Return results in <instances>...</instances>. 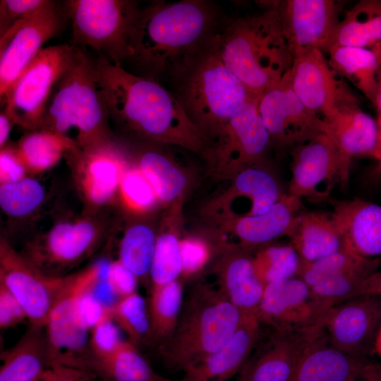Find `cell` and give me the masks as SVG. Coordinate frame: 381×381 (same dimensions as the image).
<instances>
[{
	"label": "cell",
	"instance_id": "25",
	"mask_svg": "<svg viewBox=\"0 0 381 381\" xmlns=\"http://www.w3.org/2000/svg\"><path fill=\"white\" fill-rule=\"evenodd\" d=\"M260 325L255 315H244L231 337L217 350L189 365L184 376L193 381H229L258 344Z\"/></svg>",
	"mask_w": 381,
	"mask_h": 381
},
{
	"label": "cell",
	"instance_id": "49",
	"mask_svg": "<svg viewBox=\"0 0 381 381\" xmlns=\"http://www.w3.org/2000/svg\"><path fill=\"white\" fill-rule=\"evenodd\" d=\"M28 320L27 314L11 292L0 284V328L14 327Z\"/></svg>",
	"mask_w": 381,
	"mask_h": 381
},
{
	"label": "cell",
	"instance_id": "38",
	"mask_svg": "<svg viewBox=\"0 0 381 381\" xmlns=\"http://www.w3.org/2000/svg\"><path fill=\"white\" fill-rule=\"evenodd\" d=\"M376 270H356L310 286V296L318 325L324 328V322L329 312L344 301L353 298L363 280Z\"/></svg>",
	"mask_w": 381,
	"mask_h": 381
},
{
	"label": "cell",
	"instance_id": "47",
	"mask_svg": "<svg viewBox=\"0 0 381 381\" xmlns=\"http://www.w3.org/2000/svg\"><path fill=\"white\" fill-rule=\"evenodd\" d=\"M210 246L202 239L189 237L181 240L182 277H188L200 271L210 258Z\"/></svg>",
	"mask_w": 381,
	"mask_h": 381
},
{
	"label": "cell",
	"instance_id": "26",
	"mask_svg": "<svg viewBox=\"0 0 381 381\" xmlns=\"http://www.w3.org/2000/svg\"><path fill=\"white\" fill-rule=\"evenodd\" d=\"M214 267L218 289L243 315H255L265 285L258 277L249 250L237 246L222 249Z\"/></svg>",
	"mask_w": 381,
	"mask_h": 381
},
{
	"label": "cell",
	"instance_id": "18",
	"mask_svg": "<svg viewBox=\"0 0 381 381\" xmlns=\"http://www.w3.org/2000/svg\"><path fill=\"white\" fill-rule=\"evenodd\" d=\"M381 325V298L360 295L332 309L324 322L329 344L353 357L361 358L373 347Z\"/></svg>",
	"mask_w": 381,
	"mask_h": 381
},
{
	"label": "cell",
	"instance_id": "33",
	"mask_svg": "<svg viewBox=\"0 0 381 381\" xmlns=\"http://www.w3.org/2000/svg\"><path fill=\"white\" fill-rule=\"evenodd\" d=\"M234 176L231 188L222 197L247 198L250 201L248 216L268 211L287 194L274 174L267 167L265 162L248 166Z\"/></svg>",
	"mask_w": 381,
	"mask_h": 381
},
{
	"label": "cell",
	"instance_id": "45",
	"mask_svg": "<svg viewBox=\"0 0 381 381\" xmlns=\"http://www.w3.org/2000/svg\"><path fill=\"white\" fill-rule=\"evenodd\" d=\"M121 331L109 312L90 330L88 353L82 365L87 359L102 358L115 351L123 341Z\"/></svg>",
	"mask_w": 381,
	"mask_h": 381
},
{
	"label": "cell",
	"instance_id": "29",
	"mask_svg": "<svg viewBox=\"0 0 381 381\" xmlns=\"http://www.w3.org/2000/svg\"><path fill=\"white\" fill-rule=\"evenodd\" d=\"M301 263L311 262L346 249L331 214L302 212L288 235Z\"/></svg>",
	"mask_w": 381,
	"mask_h": 381
},
{
	"label": "cell",
	"instance_id": "6",
	"mask_svg": "<svg viewBox=\"0 0 381 381\" xmlns=\"http://www.w3.org/2000/svg\"><path fill=\"white\" fill-rule=\"evenodd\" d=\"M109 120L96 78L95 61L75 46L70 64L54 87L40 129L67 135L75 128V140L83 147L114 137Z\"/></svg>",
	"mask_w": 381,
	"mask_h": 381
},
{
	"label": "cell",
	"instance_id": "10",
	"mask_svg": "<svg viewBox=\"0 0 381 381\" xmlns=\"http://www.w3.org/2000/svg\"><path fill=\"white\" fill-rule=\"evenodd\" d=\"M259 97L252 95L205 146L202 155L218 172L234 176L248 166L265 161L272 142L259 111Z\"/></svg>",
	"mask_w": 381,
	"mask_h": 381
},
{
	"label": "cell",
	"instance_id": "42",
	"mask_svg": "<svg viewBox=\"0 0 381 381\" xmlns=\"http://www.w3.org/2000/svg\"><path fill=\"white\" fill-rule=\"evenodd\" d=\"M110 314L128 341L137 346L147 342L150 329L147 302L138 291L119 298L110 308Z\"/></svg>",
	"mask_w": 381,
	"mask_h": 381
},
{
	"label": "cell",
	"instance_id": "54",
	"mask_svg": "<svg viewBox=\"0 0 381 381\" xmlns=\"http://www.w3.org/2000/svg\"><path fill=\"white\" fill-rule=\"evenodd\" d=\"M14 122L6 111L3 109L0 114V147L8 145L10 133Z\"/></svg>",
	"mask_w": 381,
	"mask_h": 381
},
{
	"label": "cell",
	"instance_id": "2",
	"mask_svg": "<svg viewBox=\"0 0 381 381\" xmlns=\"http://www.w3.org/2000/svg\"><path fill=\"white\" fill-rule=\"evenodd\" d=\"M95 73L109 119L135 142L171 145L202 155L205 143L170 90L104 56L95 61Z\"/></svg>",
	"mask_w": 381,
	"mask_h": 381
},
{
	"label": "cell",
	"instance_id": "13",
	"mask_svg": "<svg viewBox=\"0 0 381 381\" xmlns=\"http://www.w3.org/2000/svg\"><path fill=\"white\" fill-rule=\"evenodd\" d=\"M67 17L54 1L19 20L0 36V98L2 102L43 45L63 30Z\"/></svg>",
	"mask_w": 381,
	"mask_h": 381
},
{
	"label": "cell",
	"instance_id": "3",
	"mask_svg": "<svg viewBox=\"0 0 381 381\" xmlns=\"http://www.w3.org/2000/svg\"><path fill=\"white\" fill-rule=\"evenodd\" d=\"M265 4L262 12L226 18L216 37L224 64L258 96L279 82L294 61L274 1Z\"/></svg>",
	"mask_w": 381,
	"mask_h": 381
},
{
	"label": "cell",
	"instance_id": "51",
	"mask_svg": "<svg viewBox=\"0 0 381 381\" xmlns=\"http://www.w3.org/2000/svg\"><path fill=\"white\" fill-rule=\"evenodd\" d=\"M42 378L44 381H93L89 369L59 361H52Z\"/></svg>",
	"mask_w": 381,
	"mask_h": 381
},
{
	"label": "cell",
	"instance_id": "20",
	"mask_svg": "<svg viewBox=\"0 0 381 381\" xmlns=\"http://www.w3.org/2000/svg\"><path fill=\"white\" fill-rule=\"evenodd\" d=\"M256 317L261 325L278 332L324 329L317 323L310 287L299 277L267 284Z\"/></svg>",
	"mask_w": 381,
	"mask_h": 381
},
{
	"label": "cell",
	"instance_id": "12",
	"mask_svg": "<svg viewBox=\"0 0 381 381\" xmlns=\"http://www.w3.org/2000/svg\"><path fill=\"white\" fill-rule=\"evenodd\" d=\"M66 157L80 195L91 210L105 206L114 198L122 176L131 164L128 149L114 137L78 147Z\"/></svg>",
	"mask_w": 381,
	"mask_h": 381
},
{
	"label": "cell",
	"instance_id": "40",
	"mask_svg": "<svg viewBox=\"0 0 381 381\" xmlns=\"http://www.w3.org/2000/svg\"><path fill=\"white\" fill-rule=\"evenodd\" d=\"M377 259H367L343 249L318 260L301 263L298 277L309 287L324 280L356 270L377 269Z\"/></svg>",
	"mask_w": 381,
	"mask_h": 381
},
{
	"label": "cell",
	"instance_id": "5",
	"mask_svg": "<svg viewBox=\"0 0 381 381\" xmlns=\"http://www.w3.org/2000/svg\"><path fill=\"white\" fill-rule=\"evenodd\" d=\"M244 315L220 292L198 284L187 293L171 335L159 346L165 365L184 371L221 347Z\"/></svg>",
	"mask_w": 381,
	"mask_h": 381
},
{
	"label": "cell",
	"instance_id": "24",
	"mask_svg": "<svg viewBox=\"0 0 381 381\" xmlns=\"http://www.w3.org/2000/svg\"><path fill=\"white\" fill-rule=\"evenodd\" d=\"M332 217L344 247L367 259L381 255V205L362 200H330Z\"/></svg>",
	"mask_w": 381,
	"mask_h": 381
},
{
	"label": "cell",
	"instance_id": "34",
	"mask_svg": "<svg viewBox=\"0 0 381 381\" xmlns=\"http://www.w3.org/2000/svg\"><path fill=\"white\" fill-rule=\"evenodd\" d=\"M16 146L28 174L32 175L47 171L78 147L68 135L46 129L30 131Z\"/></svg>",
	"mask_w": 381,
	"mask_h": 381
},
{
	"label": "cell",
	"instance_id": "22",
	"mask_svg": "<svg viewBox=\"0 0 381 381\" xmlns=\"http://www.w3.org/2000/svg\"><path fill=\"white\" fill-rule=\"evenodd\" d=\"M321 331L274 330L265 344L251 353L236 381H289L309 344Z\"/></svg>",
	"mask_w": 381,
	"mask_h": 381
},
{
	"label": "cell",
	"instance_id": "39",
	"mask_svg": "<svg viewBox=\"0 0 381 381\" xmlns=\"http://www.w3.org/2000/svg\"><path fill=\"white\" fill-rule=\"evenodd\" d=\"M256 274L265 286L298 277L301 262L291 243L260 248L253 256Z\"/></svg>",
	"mask_w": 381,
	"mask_h": 381
},
{
	"label": "cell",
	"instance_id": "58",
	"mask_svg": "<svg viewBox=\"0 0 381 381\" xmlns=\"http://www.w3.org/2000/svg\"><path fill=\"white\" fill-rule=\"evenodd\" d=\"M352 381H364V380H362L361 378H358V379L353 380Z\"/></svg>",
	"mask_w": 381,
	"mask_h": 381
},
{
	"label": "cell",
	"instance_id": "48",
	"mask_svg": "<svg viewBox=\"0 0 381 381\" xmlns=\"http://www.w3.org/2000/svg\"><path fill=\"white\" fill-rule=\"evenodd\" d=\"M28 174L16 145H6L0 151V183L20 181Z\"/></svg>",
	"mask_w": 381,
	"mask_h": 381
},
{
	"label": "cell",
	"instance_id": "19",
	"mask_svg": "<svg viewBox=\"0 0 381 381\" xmlns=\"http://www.w3.org/2000/svg\"><path fill=\"white\" fill-rule=\"evenodd\" d=\"M291 177L287 193L314 200L328 198L319 186L326 183L331 190L336 182L340 183L341 158L332 139L320 132L291 150Z\"/></svg>",
	"mask_w": 381,
	"mask_h": 381
},
{
	"label": "cell",
	"instance_id": "36",
	"mask_svg": "<svg viewBox=\"0 0 381 381\" xmlns=\"http://www.w3.org/2000/svg\"><path fill=\"white\" fill-rule=\"evenodd\" d=\"M149 292L147 302L150 329L147 342L160 346L176 326L184 298L183 286L178 279Z\"/></svg>",
	"mask_w": 381,
	"mask_h": 381
},
{
	"label": "cell",
	"instance_id": "1",
	"mask_svg": "<svg viewBox=\"0 0 381 381\" xmlns=\"http://www.w3.org/2000/svg\"><path fill=\"white\" fill-rule=\"evenodd\" d=\"M226 17L207 0L155 1L139 9L131 32L126 63L139 75L159 82L208 47Z\"/></svg>",
	"mask_w": 381,
	"mask_h": 381
},
{
	"label": "cell",
	"instance_id": "7",
	"mask_svg": "<svg viewBox=\"0 0 381 381\" xmlns=\"http://www.w3.org/2000/svg\"><path fill=\"white\" fill-rule=\"evenodd\" d=\"M71 21L73 44L88 46L122 66L128 56L131 32L139 11L133 0H68L63 4Z\"/></svg>",
	"mask_w": 381,
	"mask_h": 381
},
{
	"label": "cell",
	"instance_id": "53",
	"mask_svg": "<svg viewBox=\"0 0 381 381\" xmlns=\"http://www.w3.org/2000/svg\"><path fill=\"white\" fill-rule=\"evenodd\" d=\"M377 112L376 121L377 122L379 129H380V148H379V156L376 162V164L372 171V177L376 181L381 180V75L380 80V87L378 92V96L377 99V102L374 107Z\"/></svg>",
	"mask_w": 381,
	"mask_h": 381
},
{
	"label": "cell",
	"instance_id": "4",
	"mask_svg": "<svg viewBox=\"0 0 381 381\" xmlns=\"http://www.w3.org/2000/svg\"><path fill=\"white\" fill-rule=\"evenodd\" d=\"M167 80L205 147L252 95L222 60L216 38L178 66Z\"/></svg>",
	"mask_w": 381,
	"mask_h": 381
},
{
	"label": "cell",
	"instance_id": "52",
	"mask_svg": "<svg viewBox=\"0 0 381 381\" xmlns=\"http://www.w3.org/2000/svg\"><path fill=\"white\" fill-rule=\"evenodd\" d=\"M360 295H373L381 298V270H377L363 280L353 297Z\"/></svg>",
	"mask_w": 381,
	"mask_h": 381
},
{
	"label": "cell",
	"instance_id": "56",
	"mask_svg": "<svg viewBox=\"0 0 381 381\" xmlns=\"http://www.w3.org/2000/svg\"><path fill=\"white\" fill-rule=\"evenodd\" d=\"M373 349L377 354L381 356V325L377 332Z\"/></svg>",
	"mask_w": 381,
	"mask_h": 381
},
{
	"label": "cell",
	"instance_id": "14",
	"mask_svg": "<svg viewBox=\"0 0 381 381\" xmlns=\"http://www.w3.org/2000/svg\"><path fill=\"white\" fill-rule=\"evenodd\" d=\"M68 275L43 272L18 252L5 238L0 241V284L24 308L30 326L44 328L50 313L66 288Z\"/></svg>",
	"mask_w": 381,
	"mask_h": 381
},
{
	"label": "cell",
	"instance_id": "41",
	"mask_svg": "<svg viewBox=\"0 0 381 381\" xmlns=\"http://www.w3.org/2000/svg\"><path fill=\"white\" fill-rule=\"evenodd\" d=\"M181 274V240L172 229L160 231L150 270L149 291L179 279Z\"/></svg>",
	"mask_w": 381,
	"mask_h": 381
},
{
	"label": "cell",
	"instance_id": "55",
	"mask_svg": "<svg viewBox=\"0 0 381 381\" xmlns=\"http://www.w3.org/2000/svg\"><path fill=\"white\" fill-rule=\"evenodd\" d=\"M361 378L364 381H381V363L365 362Z\"/></svg>",
	"mask_w": 381,
	"mask_h": 381
},
{
	"label": "cell",
	"instance_id": "35",
	"mask_svg": "<svg viewBox=\"0 0 381 381\" xmlns=\"http://www.w3.org/2000/svg\"><path fill=\"white\" fill-rule=\"evenodd\" d=\"M83 367L95 371L104 381H153L158 375L138 346L128 340L104 357L86 360Z\"/></svg>",
	"mask_w": 381,
	"mask_h": 381
},
{
	"label": "cell",
	"instance_id": "37",
	"mask_svg": "<svg viewBox=\"0 0 381 381\" xmlns=\"http://www.w3.org/2000/svg\"><path fill=\"white\" fill-rule=\"evenodd\" d=\"M157 234L145 223H135L124 231L118 260L150 288L149 274Z\"/></svg>",
	"mask_w": 381,
	"mask_h": 381
},
{
	"label": "cell",
	"instance_id": "43",
	"mask_svg": "<svg viewBox=\"0 0 381 381\" xmlns=\"http://www.w3.org/2000/svg\"><path fill=\"white\" fill-rule=\"evenodd\" d=\"M44 198L43 186L32 177L0 185V207L10 217L20 219L31 215Z\"/></svg>",
	"mask_w": 381,
	"mask_h": 381
},
{
	"label": "cell",
	"instance_id": "16",
	"mask_svg": "<svg viewBox=\"0 0 381 381\" xmlns=\"http://www.w3.org/2000/svg\"><path fill=\"white\" fill-rule=\"evenodd\" d=\"M287 75L304 106L323 121L329 119L341 106L360 102L346 80L331 68L320 50L294 56Z\"/></svg>",
	"mask_w": 381,
	"mask_h": 381
},
{
	"label": "cell",
	"instance_id": "59",
	"mask_svg": "<svg viewBox=\"0 0 381 381\" xmlns=\"http://www.w3.org/2000/svg\"><path fill=\"white\" fill-rule=\"evenodd\" d=\"M42 377L40 380H38L37 381H44Z\"/></svg>",
	"mask_w": 381,
	"mask_h": 381
},
{
	"label": "cell",
	"instance_id": "17",
	"mask_svg": "<svg viewBox=\"0 0 381 381\" xmlns=\"http://www.w3.org/2000/svg\"><path fill=\"white\" fill-rule=\"evenodd\" d=\"M342 4L334 0L274 1L294 57L315 49L325 53L340 20Z\"/></svg>",
	"mask_w": 381,
	"mask_h": 381
},
{
	"label": "cell",
	"instance_id": "9",
	"mask_svg": "<svg viewBox=\"0 0 381 381\" xmlns=\"http://www.w3.org/2000/svg\"><path fill=\"white\" fill-rule=\"evenodd\" d=\"M102 224L87 215L60 221L30 241L21 254L47 274L65 277L99 248L104 237Z\"/></svg>",
	"mask_w": 381,
	"mask_h": 381
},
{
	"label": "cell",
	"instance_id": "27",
	"mask_svg": "<svg viewBox=\"0 0 381 381\" xmlns=\"http://www.w3.org/2000/svg\"><path fill=\"white\" fill-rule=\"evenodd\" d=\"M365 361L332 346L324 329L312 340L289 381H352Z\"/></svg>",
	"mask_w": 381,
	"mask_h": 381
},
{
	"label": "cell",
	"instance_id": "57",
	"mask_svg": "<svg viewBox=\"0 0 381 381\" xmlns=\"http://www.w3.org/2000/svg\"><path fill=\"white\" fill-rule=\"evenodd\" d=\"M153 381H193V380L185 376L183 378L180 379V380H170V379H167V378L162 377L157 375Z\"/></svg>",
	"mask_w": 381,
	"mask_h": 381
},
{
	"label": "cell",
	"instance_id": "11",
	"mask_svg": "<svg viewBox=\"0 0 381 381\" xmlns=\"http://www.w3.org/2000/svg\"><path fill=\"white\" fill-rule=\"evenodd\" d=\"M109 262L99 260L78 272L68 274L66 288L44 327L52 361L78 365L83 354L88 353L90 331L80 320L78 301L83 291L107 273Z\"/></svg>",
	"mask_w": 381,
	"mask_h": 381
},
{
	"label": "cell",
	"instance_id": "21",
	"mask_svg": "<svg viewBox=\"0 0 381 381\" xmlns=\"http://www.w3.org/2000/svg\"><path fill=\"white\" fill-rule=\"evenodd\" d=\"M360 102H351L339 107L324 121V132L334 142L341 158L340 186L348 185L352 159L370 157L377 162L380 148V129L376 121L360 107Z\"/></svg>",
	"mask_w": 381,
	"mask_h": 381
},
{
	"label": "cell",
	"instance_id": "15",
	"mask_svg": "<svg viewBox=\"0 0 381 381\" xmlns=\"http://www.w3.org/2000/svg\"><path fill=\"white\" fill-rule=\"evenodd\" d=\"M258 108L272 145L282 151L291 150L324 132V121L304 106L293 90L287 73L260 95Z\"/></svg>",
	"mask_w": 381,
	"mask_h": 381
},
{
	"label": "cell",
	"instance_id": "31",
	"mask_svg": "<svg viewBox=\"0 0 381 381\" xmlns=\"http://www.w3.org/2000/svg\"><path fill=\"white\" fill-rule=\"evenodd\" d=\"M45 328L30 326L3 356L0 381H37L52 363Z\"/></svg>",
	"mask_w": 381,
	"mask_h": 381
},
{
	"label": "cell",
	"instance_id": "30",
	"mask_svg": "<svg viewBox=\"0 0 381 381\" xmlns=\"http://www.w3.org/2000/svg\"><path fill=\"white\" fill-rule=\"evenodd\" d=\"M135 164L152 186L158 201L170 203L182 195L187 184L183 171L166 151L167 145L135 142Z\"/></svg>",
	"mask_w": 381,
	"mask_h": 381
},
{
	"label": "cell",
	"instance_id": "44",
	"mask_svg": "<svg viewBox=\"0 0 381 381\" xmlns=\"http://www.w3.org/2000/svg\"><path fill=\"white\" fill-rule=\"evenodd\" d=\"M117 195L127 210L135 214L148 212L159 202L152 186L135 163L123 173Z\"/></svg>",
	"mask_w": 381,
	"mask_h": 381
},
{
	"label": "cell",
	"instance_id": "32",
	"mask_svg": "<svg viewBox=\"0 0 381 381\" xmlns=\"http://www.w3.org/2000/svg\"><path fill=\"white\" fill-rule=\"evenodd\" d=\"M380 44L381 0H361L339 20L325 52L337 46L372 48Z\"/></svg>",
	"mask_w": 381,
	"mask_h": 381
},
{
	"label": "cell",
	"instance_id": "8",
	"mask_svg": "<svg viewBox=\"0 0 381 381\" xmlns=\"http://www.w3.org/2000/svg\"><path fill=\"white\" fill-rule=\"evenodd\" d=\"M75 49L69 44L44 47L21 73L1 102L15 124L28 131L40 128L54 87Z\"/></svg>",
	"mask_w": 381,
	"mask_h": 381
},
{
	"label": "cell",
	"instance_id": "23",
	"mask_svg": "<svg viewBox=\"0 0 381 381\" xmlns=\"http://www.w3.org/2000/svg\"><path fill=\"white\" fill-rule=\"evenodd\" d=\"M303 207L301 199L287 193L261 214L224 222L220 231L222 243L229 238H235L237 243L233 246L250 250L282 236H288Z\"/></svg>",
	"mask_w": 381,
	"mask_h": 381
},
{
	"label": "cell",
	"instance_id": "50",
	"mask_svg": "<svg viewBox=\"0 0 381 381\" xmlns=\"http://www.w3.org/2000/svg\"><path fill=\"white\" fill-rule=\"evenodd\" d=\"M107 279L119 298L137 291L138 277L118 259L110 261Z\"/></svg>",
	"mask_w": 381,
	"mask_h": 381
},
{
	"label": "cell",
	"instance_id": "46",
	"mask_svg": "<svg viewBox=\"0 0 381 381\" xmlns=\"http://www.w3.org/2000/svg\"><path fill=\"white\" fill-rule=\"evenodd\" d=\"M49 2L50 0H1L0 36L14 23L32 16Z\"/></svg>",
	"mask_w": 381,
	"mask_h": 381
},
{
	"label": "cell",
	"instance_id": "28",
	"mask_svg": "<svg viewBox=\"0 0 381 381\" xmlns=\"http://www.w3.org/2000/svg\"><path fill=\"white\" fill-rule=\"evenodd\" d=\"M325 54L331 68L353 85L375 107L381 75V44L372 48L332 47Z\"/></svg>",
	"mask_w": 381,
	"mask_h": 381
}]
</instances>
